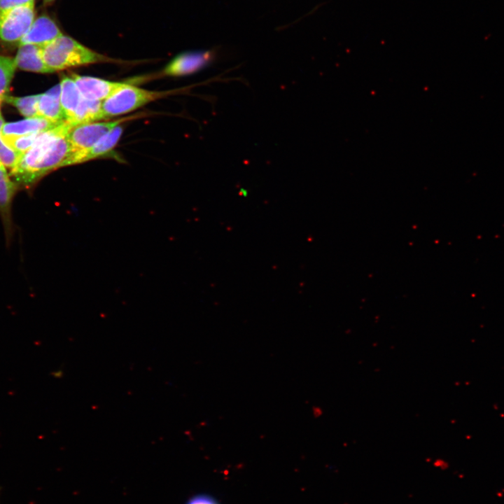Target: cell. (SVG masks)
I'll use <instances>...</instances> for the list:
<instances>
[{
	"instance_id": "cell-1",
	"label": "cell",
	"mask_w": 504,
	"mask_h": 504,
	"mask_svg": "<svg viewBox=\"0 0 504 504\" xmlns=\"http://www.w3.org/2000/svg\"><path fill=\"white\" fill-rule=\"evenodd\" d=\"M74 126L64 121L42 132L34 144L20 156L11 169L10 176L17 183L29 188L52 171L62 167L71 155L68 134Z\"/></svg>"
},
{
	"instance_id": "cell-2",
	"label": "cell",
	"mask_w": 504,
	"mask_h": 504,
	"mask_svg": "<svg viewBox=\"0 0 504 504\" xmlns=\"http://www.w3.org/2000/svg\"><path fill=\"white\" fill-rule=\"evenodd\" d=\"M41 52L44 63L52 73L72 67L114 61L64 34L42 46Z\"/></svg>"
},
{
	"instance_id": "cell-3",
	"label": "cell",
	"mask_w": 504,
	"mask_h": 504,
	"mask_svg": "<svg viewBox=\"0 0 504 504\" xmlns=\"http://www.w3.org/2000/svg\"><path fill=\"white\" fill-rule=\"evenodd\" d=\"M172 91H150L125 83L102 102L104 119L132 112L154 100L162 98Z\"/></svg>"
},
{
	"instance_id": "cell-4",
	"label": "cell",
	"mask_w": 504,
	"mask_h": 504,
	"mask_svg": "<svg viewBox=\"0 0 504 504\" xmlns=\"http://www.w3.org/2000/svg\"><path fill=\"white\" fill-rule=\"evenodd\" d=\"M36 18L35 4L29 3L0 12V42L20 44Z\"/></svg>"
},
{
	"instance_id": "cell-5",
	"label": "cell",
	"mask_w": 504,
	"mask_h": 504,
	"mask_svg": "<svg viewBox=\"0 0 504 504\" xmlns=\"http://www.w3.org/2000/svg\"><path fill=\"white\" fill-rule=\"evenodd\" d=\"M135 118L136 115H132L106 122H87L74 127L68 134L71 153L88 149L114 127Z\"/></svg>"
},
{
	"instance_id": "cell-6",
	"label": "cell",
	"mask_w": 504,
	"mask_h": 504,
	"mask_svg": "<svg viewBox=\"0 0 504 504\" xmlns=\"http://www.w3.org/2000/svg\"><path fill=\"white\" fill-rule=\"evenodd\" d=\"M214 50H195L182 52L174 57L163 69L168 76H184L196 74L211 66L216 59Z\"/></svg>"
},
{
	"instance_id": "cell-7",
	"label": "cell",
	"mask_w": 504,
	"mask_h": 504,
	"mask_svg": "<svg viewBox=\"0 0 504 504\" xmlns=\"http://www.w3.org/2000/svg\"><path fill=\"white\" fill-rule=\"evenodd\" d=\"M70 77L75 82L81 96L92 101L102 102L125 85L123 83L76 74H71Z\"/></svg>"
},
{
	"instance_id": "cell-8",
	"label": "cell",
	"mask_w": 504,
	"mask_h": 504,
	"mask_svg": "<svg viewBox=\"0 0 504 504\" xmlns=\"http://www.w3.org/2000/svg\"><path fill=\"white\" fill-rule=\"evenodd\" d=\"M123 127L119 125L111 130L88 149L71 153L62 167L80 164L106 155L116 146L122 135Z\"/></svg>"
},
{
	"instance_id": "cell-9",
	"label": "cell",
	"mask_w": 504,
	"mask_h": 504,
	"mask_svg": "<svg viewBox=\"0 0 504 504\" xmlns=\"http://www.w3.org/2000/svg\"><path fill=\"white\" fill-rule=\"evenodd\" d=\"M16 190L17 184L11 181L5 166L0 162V218L7 242L13 233L12 204Z\"/></svg>"
},
{
	"instance_id": "cell-10",
	"label": "cell",
	"mask_w": 504,
	"mask_h": 504,
	"mask_svg": "<svg viewBox=\"0 0 504 504\" xmlns=\"http://www.w3.org/2000/svg\"><path fill=\"white\" fill-rule=\"evenodd\" d=\"M63 34L56 22L48 15L43 13L36 17L20 44H34L43 46Z\"/></svg>"
},
{
	"instance_id": "cell-11",
	"label": "cell",
	"mask_w": 504,
	"mask_h": 504,
	"mask_svg": "<svg viewBox=\"0 0 504 504\" xmlns=\"http://www.w3.org/2000/svg\"><path fill=\"white\" fill-rule=\"evenodd\" d=\"M59 124L41 116L27 118L16 122H4L1 130V136L3 139H10L29 135L47 131Z\"/></svg>"
},
{
	"instance_id": "cell-12",
	"label": "cell",
	"mask_w": 504,
	"mask_h": 504,
	"mask_svg": "<svg viewBox=\"0 0 504 504\" xmlns=\"http://www.w3.org/2000/svg\"><path fill=\"white\" fill-rule=\"evenodd\" d=\"M16 67L36 73H52L43 62L41 46L34 44H20L14 58Z\"/></svg>"
},
{
	"instance_id": "cell-13",
	"label": "cell",
	"mask_w": 504,
	"mask_h": 504,
	"mask_svg": "<svg viewBox=\"0 0 504 504\" xmlns=\"http://www.w3.org/2000/svg\"><path fill=\"white\" fill-rule=\"evenodd\" d=\"M60 83L46 92L40 94L38 102V116L59 124L65 121L60 104Z\"/></svg>"
},
{
	"instance_id": "cell-14",
	"label": "cell",
	"mask_w": 504,
	"mask_h": 504,
	"mask_svg": "<svg viewBox=\"0 0 504 504\" xmlns=\"http://www.w3.org/2000/svg\"><path fill=\"white\" fill-rule=\"evenodd\" d=\"M60 104L65 121L73 125V120L82 96L75 82L70 76L62 78L60 82Z\"/></svg>"
},
{
	"instance_id": "cell-15",
	"label": "cell",
	"mask_w": 504,
	"mask_h": 504,
	"mask_svg": "<svg viewBox=\"0 0 504 504\" xmlns=\"http://www.w3.org/2000/svg\"><path fill=\"white\" fill-rule=\"evenodd\" d=\"M102 119H104L102 102L88 100L82 97L73 120L74 127Z\"/></svg>"
},
{
	"instance_id": "cell-16",
	"label": "cell",
	"mask_w": 504,
	"mask_h": 504,
	"mask_svg": "<svg viewBox=\"0 0 504 504\" xmlns=\"http://www.w3.org/2000/svg\"><path fill=\"white\" fill-rule=\"evenodd\" d=\"M40 94L22 97H12L8 94L3 98V101L15 106L26 118L38 116V102Z\"/></svg>"
},
{
	"instance_id": "cell-17",
	"label": "cell",
	"mask_w": 504,
	"mask_h": 504,
	"mask_svg": "<svg viewBox=\"0 0 504 504\" xmlns=\"http://www.w3.org/2000/svg\"><path fill=\"white\" fill-rule=\"evenodd\" d=\"M16 65L14 58L0 55V99L8 95Z\"/></svg>"
},
{
	"instance_id": "cell-18",
	"label": "cell",
	"mask_w": 504,
	"mask_h": 504,
	"mask_svg": "<svg viewBox=\"0 0 504 504\" xmlns=\"http://www.w3.org/2000/svg\"><path fill=\"white\" fill-rule=\"evenodd\" d=\"M4 121L0 115V162L6 167L13 169L18 163L21 155L6 144L1 136Z\"/></svg>"
},
{
	"instance_id": "cell-19",
	"label": "cell",
	"mask_w": 504,
	"mask_h": 504,
	"mask_svg": "<svg viewBox=\"0 0 504 504\" xmlns=\"http://www.w3.org/2000/svg\"><path fill=\"white\" fill-rule=\"evenodd\" d=\"M41 132H37L15 138L3 139L6 144L22 155L34 144Z\"/></svg>"
},
{
	"instance_id": "cell-20",
	"label": "cell",
	"mask_w": 504,
	"mask_h": 504,
	"mask_svg": "<svg viewBox=\"0 0 504 504\" xmlns=\"http://www.w3.org/2000/svg\"><path fill=\"white\" fill-rule=\"evenodd\" d=\"M186 504H219L212 496L207 494H197L190 498Z\"/></svg>"
},
{
	"instance_id": "cell-21",
	"label": "cell",
	"mask_w": 504,
	"mask_h": 504,
	"mask_svg": "<svg viewBox=\"0 0 504 504\" xmlns=\"http://www.w3.org/2000/svg\"><path fill=\"white\" fill-rule=\"evenodd\" d=\"M34 1L35 0H0V12L16 6L33 3Z\"/></svg>"
},
{
	"instance_id": "cell-22",
	"label": "cell",
	"mask_w": 504,
	"mask_h": 504,
	"mask_svg": "<svg viewBox=\"0 0 504 504\" xmlns=\"http://www.w3.org/2000/svg\"><path fill=\"white\" fill-rule=\"evenodd\" d=\"M55 0H43V6H51Z\"/></svg>"
},
{
	"instance_id": "cell-23",
	"label": "cell",
	"mask_w": 504,
	"mask_h": 504,
	"mask_svg": "<svg viewBox=\"0 0 504 504\" xmlns=\"http://www.w3.org/2000/svg\"><path fill=\"white\" fill-rule=\"evenodd\" d=\"M1 99H0V102H1ZM0 115H1V114H0Z\"/></svg>"
}]
</instances>
